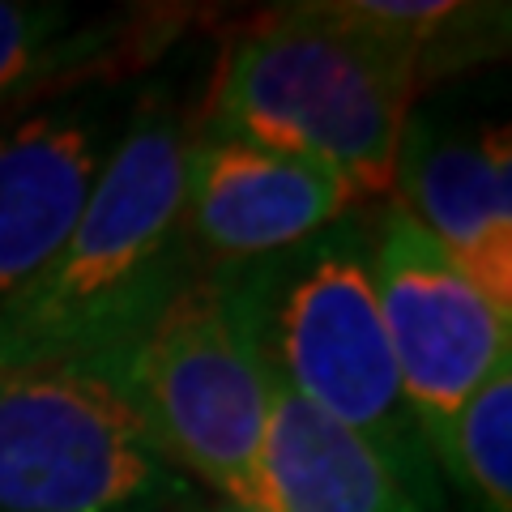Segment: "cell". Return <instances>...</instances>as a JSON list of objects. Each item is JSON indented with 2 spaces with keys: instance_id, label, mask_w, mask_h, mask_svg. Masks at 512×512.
Here are the masks:
<instances>
[{
  "instance_id": "cell-1",
  "label": "cell",
  "mask_w": 512,
  "mask_h": 512,
  "mask_svg": "<svg viewBox=\"0 0 512 512\" xmlns=\"http://www.w3.org/2000/svg\"><path fill=\"white\" fill-rule=\"evenodd\" d=\"M188 150L192 120L171 99L150 94L128 111L82 218L0 312V372L69 363L116 384L124 355L197 269L184 248Z\"/></svg>"
},
{
  "instance_id": "cell-2",
  "label": "cell",
  "mask_w": 512,
  "mask_h": 512,
  "mask_svg": "<svg viewBox=\"0 0 512 512\" xmlns=\"http://www.w3.org/2000/svg\"><path fill=\"white\" fill-rule=\"evenodd\" d=\"M414 94L410 52L316 0L239 26L192 124L329 167L363 205L393 192Z\"/></svg>"
},
{
  "instance_id": "cell-3",
  "label": "cell",
  "mask_w": 512,
  "mask_h": 512,
  "mask_svg": "<svg viewBox=\"0 0 512 512\" xmlns=\"http://www.w3.org/2000/svg\"><path fill=\"white\" fill-rule=\"evenodd\" d=\"M116 393L171 470L218 500L274 512L261 466L269 372L248 269H192L124 355Z\"/></svg>"
},
{
  "instance_id": "cell-4",
  "label": "cell",
  "mask_w": 512,
  "mask_h": 512,
  "mask_svg": "<svg viewBox=\"0 0 512 512\" xmlns=\"http://www.w3.org/2000/svg\"><path fill=\"white\" fill-rule=\"evenodd\" d=\"M248 274L265 363L303 402L380 448L423 504L448 512L444 478L406 402L367 278L363 210L274 261L248 265Z\"/></svg>"
},
{
  "instance_id": "cell-5",
  "label": "cell",
  "mask_w": 512,
  "mask_h": 512,
  "mask_svg": "<svg viewBox=\"0 0 512 512\" xmlns=\"http://www.w3.org/2000/svg\"><path fill=\"white\" fill-rule=\"evenodd\" d=\"M188 491L107 376L0 372V512H167Z\"/></svg>"
},
{
  "instance_id": "cell-6",
  "label": "cell",
  "mask_w": 512,
  "mask_h": 512,
  "mask_svg": "<svg viewBox=\"0 0 512 512\" xmlns=\"http://www.w3.org/2000/svg\"><path fill=\"white\" fill-rule=\"evenodd\" d=\"M363 227L384 338L436 457L457 410L512 359V312L495 308L393 197L363 210Z\"/></svg>"
},
{
  "instance_id": "cell-7",
  "label": "cell",
  "mask_w": 512,
  "mask_h": 512,
  "mask_svg": "<svg viewBox=\"0 0 512 512\" xmlns=\"http://www.w3.org/2000/svg\"><path fill=\"white\" fill-rule=\"evenodd\" d=\"M342 175L239 137L197 133L184 171V248L201 269H248L355 214Z\"/></svg>"
},
{
  "instance_id": "cell-8",
  "label": "cell",
  "mask_w": 512,
  "mask_h": 512,
  "mask_svg": "<svg viewBox=\"0 0 512 512\" xmlns=\"http://www.w3.org/2000/svg\"><path fill=\"white\" fill-rule=\"evenodd\" d=\"M120 133L124 111L103 90L0 124V312L82 218Z\"/></svg>"
},
{
  "instance_id": "cell-9",
  "label": "cell",
  "mask_w": 512,
  "mask_h": 512,
  "mask_svg": "<svg viewBox=\"0 0 512 512\" xmlns=\"http://www.w3.org/2000/svg\"><path fill=\"white\" fill-rule=\"evenodd\" d=\"M389 197L495 308L512 312V154L504 124L423 120L410 111Z\"/></svg>"
},
{
  "instance_id": "cell-10",
  "label": "cell",
  "mask_w": 512,
  "mask_h": 512,
  "mask_svg": "<svg viewBox=\"0 0 512 512\" xmlns=\"http://www.w3.org/2000/svg\"><path fill=\"white\" fill-rule=\"evenodd\" d=\"M269 372L265 419V491L274 512H440L350 427L333 423L312 402Z\"/></svg>"
},
{
  "instance_id": "cell-11",
  "label": "cell",
  "mask_w": 512,
  "mask_h": 512,
  "mask_svg": "<svg viewBox=\"0 0 512 512\" xmlns=\"http://www.w3.org/2000/svg\"><path fill=\"white\" fill-rule=\"evenodd\" d=\"M111 52L103 26H73L64 5L0 0V107L52 82L90 73Z\"/></svg>"
},
{
  "instance_id": "cell-12",
  "label": "cell",
  "mask_w": 512,
  "mask_h": 512,
  "mask_svg": "<svg viewBox=\"0 0 512 512\" xmlns=\"http://www.w3.org/2000/svg\"><path fill=\"white\" fill-rule=\"evenodd\" d=\"M436 470L474 512H512V359L495 367L457 410Z\"/></svg>"
},
{
  "instance_id": "cell-13",
  "label": "cell",
  "mask_w": 512,
  "mask_h": 512,
  "mask_svg": "<svg viewBox=\"0 0 512 512\" xmlns=\"http://www.w3.org/2000/svg\"><path fill=\"white\" fill-rule=\"evenodd\" d=\"M167 512H248V508H239V504H231V500H218V495H197V491H188V495H180Z\"/></svg>"
}]
</instances>
